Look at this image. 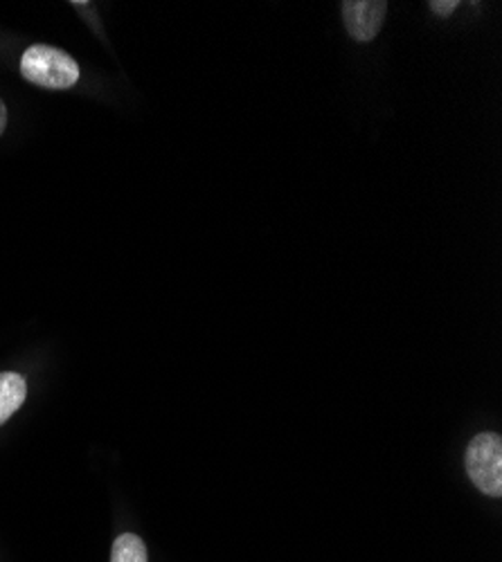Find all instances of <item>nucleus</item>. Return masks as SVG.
Returning <instances> with one entry per match:
<instances>
[{"instance_id": "39448f33", "label": "nucleus", "mask_w": 502, "mask_h": 562, "mask_svg": "<svg viewBox=\"0 0 502 562\" xmlns=\"http://www.w3.org/2000/svg\"><path fill=\"white\" fill-rule=\"evenodd\" d=\"M111 562H149L147 560V547L141 536L135 533H122L113 542Z\"/></svg>"}, {"instance_id": "20e7f679", "label": "nucleus", "mask_w": 502, "mask_h": 562, "mask_svg": "<svg viewBox=\"0 0 502 562\" xmlns=\"http://www.w3.org/2000/svg\"><path fill=\"white\" fill-rule=\"evenodd\" d=\"M25 396H27V383L21 373H14V371L0 373V426L21 409V405L25 403Z\"/></svg>"}, {"instance_id": "f03ea898", "label": "nucleus", "mask_w": 502, "mask_h": 562, "mask_svg": "<svg viewBox=\"0 0 502 562\" xmlns=\"http://www.w3.org/2000/svg\"><path fill=\"white\" fill-rule=\"evenodd\" d=\"M465 461L471 482L484 495H502V439L498 435L482 432L471 439Z\"/></svg>"}, {"instance_id": "0eeeda50", "label": "nucleus", "mask_w": 502, "mask_h": 562, "mask_svg": "<svg viewBox=\"0 0 502 562\" xmlns=\"http://www.w3.org/2000/svg\"><path fill=\"white\" fill-rule=\"evenodd\" d=\"M5 126H8V109H5L3 100H0V135H3Z\"/></svg>"}, {"instance_id": "f257e3e1", "label": "nucleus", "mask_w": 502, "mask_h": 562, "mask_svg": "<svg viewBox=\"0 0 502 562\" xmlns=\"http://www.w3.org/2000/svg\"><path fill=\"white\" fill-rule=\"evenodd\" d=\"M21 75L41 88L66 90L79 81V66L68 53L36 43L21 57Z\"/></svg>"}, {"instance_id": "7ed1b4c3", "label": "nucleus", "mask_w": 502, "mask_h": 562, "mask_svg": "<svg viewBox=\"0 0 502 562\" xmlns=\"http://www.w3.org/2000/svg\"><path fill=\"white\" fill-rule=\"evenodd\" d=\"M388 3L383 0H347L343 3V19L345 27L352 38L368 43L372 41L386 21Z\"/></svg>"}, {"instance_id": "423d86ee", "label": "nucleus", "mask_w": 502, "mask_h": 562, "mask_svg": "<svg viewBox=\"0 0 502 562\" xmlns=\"http://www.w3.org/2000/svg\"><path fill=\"white\" fill-rule=\"evenodd\" d=\"M431 10L435 14H439V16H448V14H453L455 10H458V0H433Z\"/></svg>"}]
</instances>
